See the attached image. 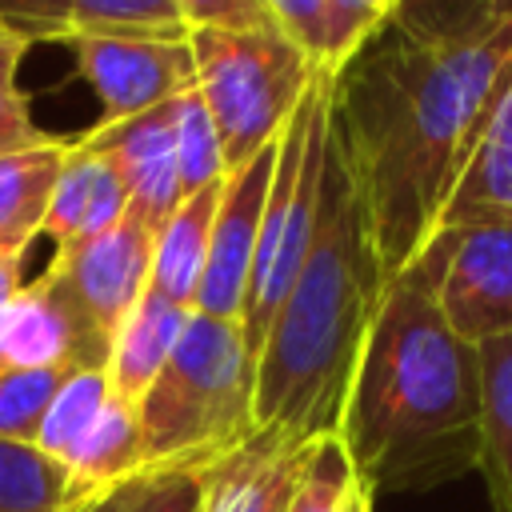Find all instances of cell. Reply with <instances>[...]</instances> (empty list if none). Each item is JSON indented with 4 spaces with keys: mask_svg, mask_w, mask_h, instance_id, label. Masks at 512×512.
I'll list each match as a JSON object with an SVG mask.
<instances>
[{
    "mask_svg": "<svg viewBox=\"0 0 512 512\" xmlns=\"http://www.w3.org/2000/svg\"><path fill=\"white\" fill-rule=\"evenodd\" d=\"M72 152V136H44L32 148L0 156V252L24 256L44 236V216Z\"/></svg>",
    "mask_w": 512,
    "mask_h": 512,
    "instance_id": "obj_16",
    "label": "cell"
},
{
    "mask_svg": "<svg viewBox=\"0 0 512 512\" xmlns=\"http://www.w3.org/2000/svg\"><path fill=\"white\" fill-rule=\"evenodd\" d=\"M0 20L16 28L20 36L36 40H56L68 32V0H0Z\"/></svg>",
    "mask_w": 512,
    "mask_h": 512,
    "instance_id": "obj_30",
    "label": "cell"
},
{
    "mask_svg": "<svg viewBox=\"0 0 512 512\" xmlns=\"http://www.w3.org/2000/svg\"><path fill=\"white\" fill-rule=\"evenodd\" d=\"M476 216H512V76L480 132V144L448 200L444 228Z\"/></svg>",
    "mask_w": 512,
    "mask_h": 512,
    "instance_id": "obj_19",
    "label": "cell"
},
{
    "mask_svg": "<svg viewBox=\"0 0 512 512\" xmlns=\"http://www.w3.org/2000/svg\"><path fill=\"white\" fill-rule=\"evenodd\" d=\"M224 184V180H220ZM220 184L200 188L176 204V212L156 228L152 240V276L148 288L168 296L172 304H184L196 312L204 264H208V244H212V220L220 204Z\"/></svg>",
    "mask_w": 512,
    "mask_h": 512,
    "instance_id": "obj_17",
    "label": "cell"
},
{
    "mask_svg": "<svg viewBox=\"0 0 512 512\" xmlns=\"http://www.w3.org/2000/svg\"><path fill=\"white\" fill-rule=\"evenodd\" d=\"M28 48H32V40L20 36L16 28H8V24L0 20V60H16V56H24Z\"/></svg>",
    "mask_w": 512,
    "mask_h": 512,
    "instance_id": "obj_33",
    "label": "cell"
},
{
    "mask_svg": "<svg viewBox=\"0 0 512 512\" xmlns=\"http://www.w3.org/2000/svg\"><path fill=\"white\" fill-rule=\"evenodd\" d=\"M76 140L100 152L120 172L132 212L152 228H160L184 200L180 164H176V100L128 120H112V124L96 120Z\"/></svg>",
    "mask_w": 512,
    "mask_h": 512,
    "instance_id": "obj_12",
    "label": "cell"
},
{
    "mask_svg": "<svg viewBox=\"0 0 512 512\" xmlns=\"http://www.w3.org/2000/svg\"><path fill=\"white\" fill-rule=\"evenodd\" d=\"M288 512H372V492L356 476L340 432L316 436L308 444Z\"/></svg>",
    "mask_w": 512,
    "mask_h": 512,
    "instance_id": "obj_21",
    "label": "cell"
},
{
    "mask_svg": "<svg viewBox=\"0 0 512 512\" xmlns=\"http://www.w3.org/2000/svg\"><path fill=\"white\" fill-rule=\"evenodd\" d=\"M64 468H68L76 496L104 492V488L144 472V436H140L136 404H124L112 396L104 404V412L96 416V424L68 452Z\"/></svg>",
    "mask_w": 512,
    "mask_h": 512,
    "instance_id": "obj_20",
    "label": "cell"
},
{
    "mask_svg": "<svg viewBox=\"0 0 512 512\" xmlns=\"http://www.w3.org/2000/svg\"><path fill=\"white\" fill-rule=\"evenodd\" d=\"M128 212L132 204H128V188L120 172L100 152L84 148L72 136V152L60 168V180H56V192L44 216V236H52L56 252H64V248L104 236Z\"/></svg>",
    "mask_w": 512,
    "mask_h": 512,
    "instance_id": "obj_14",
    "label": "cell"
},
{
    "mask_svg": "<svg viewBox=\"0 0 512 512\" xmlns=\"http://www.w3.org/2000/svg\"><path fill=\"white\" fill-rule=\"evenodd\" d=\"M20 60H0V156L8 152H20V148H32L40 144L48 132L36 128L32 120V108H28V96L20 88Z\"/></svg>",
    "mask_w": 512,
    "mask_h": 512,
    "instance_id": "obj_28",
    "label": "cell"
},
{
    "mask_svg": "<svg viewBox=\"0 0 512 512\" xmlns=\"http://www.w3.org/2000/svg\"><path fill=\"white\" fill-rule=\"evenodd\" d=\"M152 240H156V228L136 212H128L104 236L52 252V264L44 268L56 276V284L72 296V304L88 316V324L108 344L124 324V316L136 308V300L148 292Z\"/></svg>",
    "mask_w": 512,
    "mask_h": 512,
    "instance_id": "obj_9",
    "label": "cell"
},
{
    "mask_svg": "<svg viewBox=\"0 0 512 512\" xmlns=\"http://www.w3.org/2000/svg\"><path fill=\"white\" fill-rule=\"evenodd\" d=\"M20 268H24V256H16V252H0V308L24 288Z\"/></svg>",
    "mask_w": 512,
    "mask_h": 512,
    "instance_id": "obj_32",
    "label": "cell"
},
{
    "mask_svg": "<svg viewBox=\"0 0 512 512\" xmlns=\"http://www.w3.org/2000/svg\"><path fill=\"white\" fill-rule=\"evenodd\" d=\"M204 472L196 468H144L104 492L80 496L64 512H200Z\"/></svg>",
    "mask_w": 512,
    "mask_h": 512,
    "instance_id": "obj_22",
    "label": "cell"
},
{
    "mask_svg": "<svg viewBox=\"0 0 512 512\" xmlns=\"http://www.w3.org/2000/svg\"><path fill=\"white\" fill-rule=\"evenodd\" d=\"M68 376V368H0V440L36 444L40 420Z\"/></svg>",
    "mask_w": 512,
    "mask_h": 512,
    "instance_id": "obj_27",
    "label": "cell"
},
{
    "mask_svg": "<svg viewBox=\"0 0 512 512\" xmlns=\"http://www.w3.org/2000/svg\"><path fill=\"white\" fill-rule=\"evenodd\" d=\"M80 496L68 468L36 444L0 440V512H64Z\"/></svg>",
    "mask_w": 512,
    "mask_h": 512,
    "instance_id": "obj_23",
    "label": "cell"
},
{
    "mask_svg": "<svg viewBox=\"0 0 512 512\" xmlns=\"http://www.w3.org/2000/svg\"><path fill=\"white\" fill-rule=\"evenodd\" d=\"M68 32L188 36V24H184L176 0H68Z\"/></svg>",
    "mask_w": 512,
    "mask_h": 512,
    "instance_id": "obj_26",
    "label": "cell"
},
{
    "mask_svg": "<svg viewBox=\"0 0 512 512\" xmlns=\"http://www.w3.org/2000/svg\"><path fill=\"white\" fill-rule=\"evenodd\" d=\"M368 4H372V8H376V12H384V16H388V20H392V16H396V12H400V4H404V0H368Z\"/></svg>",
    "mask_w": 512,
    "mask_h": 512,
    "instance_id": "obj_34",
    "label": "cell"
},
{
    "mask_svg": "<svg viewBox=\"0 0 512 512\" xmlns=\"http://www.w3.org/2000/svg\"><path fill=\"white\" fill-rule=\"evenodd\" d=\"M112 400V384L104 368H76L60 392L52 396L40 432H36V448L52 460H68V452L80 444V436L96 424V416L104 412V404Z\"/></svg>",
    "mask_w": 512,
    "mask_h": 512,
    "instance_id": "obj_24",
    "label": "cell"
},
{
    "mask_svg": "<svg viewBox=\"0 0 512 512\" xmlns=\"http://www.w3.org/2000/svg\"><path fill=\"white\" fill-rule=\"evenodd\" d=\"M276 28L296 40L320 68V44H324V0H264Z\"/></svg>",
    "mask_w": 512,
    "mask_h": 512,
    "instance_id": "obj_31",
    "label": "cell"
},
{
    "mask_svg": "<svg viewBox=\"0 0 512 512\" xmlns=\"http://www.w3.org/2000/svg\"><path fill=\"white\" fill-rule=\"evenodd\" d=\"M188 320H192V308L172 304L168 296H160L152 288L136 300V308L116 328L112 348H108V364H104L116 400H124V404L144 400V392L152 388V380L160 376L168 356L176 352Z\"/></svg>",
    "mask_w": 512,
    "mask_h": 512,
    "instance_id": "obj_15",
    "label": "cell"
},
{
    "mask_svg": "<svg viewBox=\"0 0 512 512\" xmlns=\"http://www.w3.org/2000/svg\"><path fill=\"white\" fill-rule=\"evenodd\" d=\"M60 44L72 52L84 84L96 92L104 124L172 104L196 88L188 36L68 32Z\"/></svg>",
    "mask_w": 512,
    "mask_h": 512,
    "instance_id": "obj_7",
    "label": "cell"
},
{
    "mask_svg": "<svg viewBox=\"0 0 512 512\" xmlns=\"http://www.w3.org/2000/svg\"><path fill=\"white\" fill-rule=\"evenodd\" d=\"M404 4H448V0H404Z\"/></svg>",
    "mask_w": 512,
    "mask_h": 512,
    "instance_id": "obj_35",
    "label": "cell"
},
{
    "mask_svg": "<svg viewBox=\"0 0 512 512\" xmlns=\"http://www.w3.org/2000/svg\"><path fill=\"white\" fill-rule=\"evenodd\" d=\"M256 356L236 320L192 312L176 352L136 404L144 468L204 472L256 432Z\"/></svg>",
    "mask_w": 512,
    "mask_h": 512,
    "instance_id": "obj_4",
    "label": "cell"
},
{
    "mask_svg": "<svg viewBox=\"0 0 512 512\" xmlns=\"http://www.w3.org/2000/svg\"><path fill=\"white\" fill-rule=\"evenodd\" d=\"M332 104H336V76L316 72V80L308 84V92L300 96L296 112L288 116L276 140L272 188H268L256 264H252L248 300L240 316L252 356L260 352L272 328V316L292 292L320 228L324 180H328V156H332Z\"/></svg>",
    "mask_w": 512,
    "mask_h": 512,
    "instance_id": "obj_5",
    "label": "cell"
},
{
    "mask_svg": "<svg viewBox=\"0 0 512 512\" xmlns=\"http://www.w3.org/2000/svg\"><path fill=\"white\" fill-rule=\"evenodd\" d=\"M384 288L388 276L332 140L312 252L256 352V428L300 440L340 432L352 372Z\"/></svg>",
    "mask_w": 512,
    "mask_h": 512,
    "instance_id": "obj_3",
    "label": "cell"
},
{
    "mask_svg": "<svg viewBox=\"0 0 512 512\" xmlns=\"http://www.w3.org/2000/svg\"><path fill=\"white\" fill-rule=\"evenodd\" d=\"M480 476L492 512H512V332L480 340Z\"/></svg>",
    "mask_w": 512,
    "mask_h": 512,
    "instance_id": "obj_18",
    "label": "cell"
},
{
    "mask_svg": "<svg viewBox=\"0 0 512 512\" xmlns=\"http://www.w3.org/2000/svg\"><path fill=\"white\" fill-rule=\"evenodd\" d=\"M108 348L52 272H40L0 308V368H104Z\"/></svg>",
    "mask_w": 512,
    "mask_h": 512,
    "instance_id": "obj_11",
    "label": "cell"
},
{
    "mask_svg": "<svg viewBox=\"0 0 512 512\" xmlns=\"http://www.w3.org/2000/svg\"><path fill=\"white\" fill-rule=\"evenodd\" d=\"M440 244L388 280L360 348L340 440L364 488L424 492L480 464V356L440 308Z\"/></svg>",
    "mask_w": 512,
    "mask_h": 512,
    "instance_id": "obj_2",
    "label": "cell"
},
{
    "mask_svg": "<svg viewBox=\"0 0 512 512\" xmlns=\"http://www.w3.org/2000/svg\"><path fill=\"white\" fill-rule=\"evenodd\" d=\"M176 164H180L184 196H192L200 188H212L228 176L220 132H216V124H212L196 88L176 100Z\"/></svg>",
    "mask_w": 512,
    "mask_h": 512,
    "instance_id": "obj_25",
    "label": "cell"
},
{
    "mask_svg": "<svg viewBox=\"0 0 512 512\" xmlns=\"http://www.w3.org/2000/svg\"><path fill=\"white\" fill-rule=\"evenodd\" d=\"M440 308L468 340L512 332V216H476L436 236Z\"/></svg>",
    "mask_w": 512,
    "mask_h": 512,
    "instance_id": "obj_8",
    "label": "cell"
},
{
    "mask_svg": "<svg viewBox=\"0 0 512 512\" xmlns=\"http://www.w3.org/2000/svg\"><path fill=\"white\" fill-rule=\"evenodd\" d=\"M188 44L196 92L232 172L284 132L320 68L280 28H192Z\"/></svg>",
    "mask_w": 512,
    "mask_h": 512,
    "instance_id": "obj_6",
    "label": "cell"
},
{
    "mask_svg": "<svg viewBox=\"0 0 512 512\" xmlns=\"http://www.w3.org/2000/svg\"><path fill=\"white\" fill-rule=\"evenodd\" d=\"M188 32L192 28H276L264 0H176Z\"/></svg>",
    "mask_w": 512,
    "mask_h": 512,
    "instance_id": "obj_29",
    "label": "cell"
},
{
    "mask_svg": "<svg viewBox=\"0 0 512 512\" xmlns=\"http://www.w3.org/2000/svg\"><path fill=\"white\" fill-rule=\"evenodd\" d=\"M312 440L256 428L244 444L204 468L200 512H288Z\"/></svg>",
    "mask_w": 512,
    "mask_h": 512,
    "instance_id": "obj_13",
    "label": "cell"
},
{
    "mask_svg": "<svg viewBox=\"0 0 512 512\" xmlns=\"http://www.w3.org/2000/svg\"><path fill=\"white\" fill-rule=\"evenodd\" d=\"M276 140L268 148H260L252 160H244L240 168H232L220 184L208 264H204V280H200V296H196V312H204V316L236 320V324L244 316L260 224H264V204H268L272 168H276Z\"/></svg>",
    "mask_w": 512,
    "mask_h": 512,
    "instance_id": "obj_10",
    "label": "cell"
},
{
    "mask_svg": "<svg viewBox=\"0 0 512 512\" xmlns=\"http://www.w3.org/2000/svg\"><path fill=\"white\" fill-rule=\"evenodd\" d=\"M508 76L512 0L400 4L336 76V156L388 280L440 236Z\"/></svg>",
    "mask_w": 512,
    "mask_h": 512,
    "instance_id": "obj_1",
    "label": "cell"
}]
</instances>
